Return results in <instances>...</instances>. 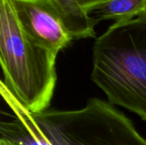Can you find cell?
Listing matches in <instances>:
<instances>
[{"label":"cell","instance_id":"obj_9","mask_svg":"<svg viewBox=\"0 0 146 145\" xmlns=\"http://www.w3.org/2000/svg\"><path fill=\"white\" fill-rule=\"evenodd\" d=\"M0 145H15L12 144L11 142H9V140H6L4 138H0Z\"/></svg>","mask_w":146,"mask_h":145},{"label":"cell","instance_id":"obj_1","mask_svg":"<svg viewBox=\"0 0 146 145\" xmlns=\"http://www.w3.org/2000/svg\"><path fill=\"white\" fill-rule=\"evenodd\" d=\"M91 79L111 104L146 121V12L115 22L96 39Z\"/></svg>","mask_w":146,"mask_h":145},{"label":"cell","instance_id":"obj_8","mask_svg":"<svg viewBox=\"0 0 146 145\" xmlns=\"http://www.w3.org/2000/svg\"><path fill=\"white\" fill-rule=\"evenodd\" d=\"M108 1L110 0H78V3L82 7V9H84L86 12H88L93 7Z\"/></svg>","mask_w":146,"mask_h":145},{"label":"cell","instance_id":"obj_5","mask_svg":"<svg viewBox=\"0 0 146 145\" xmlns=\"http://www.w3.org/2000/svg\"><path fill=\"white\" fill-rule=\"evenodd\" d=\"M0 93L15 115L10 121L1 122V138L15 145H50L33 114L21 103L3 81L0 82Z\"/></svg>","mask_w":146,"mask_h":145},{"label":"cell","instance_id":"obj_6","mask_svg":"<svg viewBox=\"0 0 146 145\" xmlns=\"http://www.w3.org/2000/svg\"><path fill=\"white\" fill-rule=\"evenodd\" d=\"M60 15L73 39L95 38V26L98 21L91 16L78 0H45Z\"/></svg>","mask_w":146,"mask_h":145},{"label":"cell","instance_id":"obj_3","mask_svg":"<svg viewBox=\"0 0 146 145\" xmlns=\"http://www.w3.org/2000/svg\"><path fill=\"white\" fill-rule=\"evenodd\" d=\"M33 116L50 145H146L125 115L98 98L81 109H46Z\"/></svg>","mask_w":146,"mask_h":145},{"label":"cell","instance_id":"obj_7","mask_svg":"<svg viewBox=\"0 0 146 145\" xmlns=\"http://www.w3.org/2000/svg\"><path fill=\"white\" fill-rule=\"evenodd\" d=\"M145 12L146 0H110L93 7L87 13L90 15L95 14L98 21L112 20L117 23L132 20Z\"/></svg>","mask_w":146,"mask_h":145},{"label":"cell","instance_id":"obj_4","mask_svg":"<svg viewBox=\"0 0 146 145\" xmlns=\"http://www.w3.org/2000/svg\"><path fill=\"white\" fill-rule=\"evenodd\" d=\"M22 30L40 45L56 52L73 39L58 13L45 0H9Z\"/></svg>","mask_w":146,"mask_h":145},{"label":"cell","instance_id":"obj_2","mask_svg":"<svg viewBox=\"0 0 146 145\" xmlns=\"http://www.w3.org/2000/svg\"><path fill=\"white\" fill-rule=\"evenodd\" d=\"M56 56L22 30L9 0H0L2 81L32 114L48 109L56 83Z\"/></svg>","mask_w":146,"mask_h":145}]
</instances>
